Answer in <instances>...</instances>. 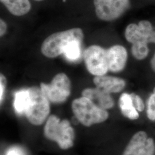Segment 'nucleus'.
I'll return each instance as SVG.
<instances>
[{
    "label": "nucleus",
    "mask_w": 155,
    "mask_h": 155,
    "mask_svg": "<svg viewBox=\"0 0 155 155\" xmlns=\"http://www.w3.org/2000/svg\"><path fill=\"white\" fill-rule=\"evenodd\" d=\"M147 116L150 121H155V95L151 94L148 101L147 106Z\"/></svg>",
    "instance_id": "19"
},
{
    "label": "nucleus",
    "mask_w": 155,
    "mask_h": 155,
    "mask_svg": "<svg viewBox=\"0 0 155 155\" xmlns=\"http://www.w3.org/2000/svg\"><path fill=\"white\" fill-rule=\"evenodd\" d=\"M153 94L155 95V87L154 88V90H153Z\"/></svg>",
    "instance_id": "26"
},
{
    "label": "nucleus",
    "mask_w": 155,
    "mask_h": 155,
    "mask_svg": "<svg viewBox=\"0 0 155 155\" xmlns=\"http://www.w3.org/2000/svg\"><path fill=\"white\" fill-rule=\"evenodd\" d=\"M43 94L54 104H62L70 95L71 83L70 78L64 73L56 75L50 84L40 83V87Z\"/></svg>",
    "instance_id": "5"
},
{
    "label": "nucleus",
    "mask_w": 155,
    "mask_h": 155,
    "mask_svg": "<svg viewBox=\"0 0 155 155\" xmlns=\"http://www.w3.org/2000/svg\"><path fill=\"white\" fill-rule=\"evenodd\" d=\"M28 89L30 93V102L24 114L31 124L39 126L48 118L50 113V101L40 88L33 86Z\"/></svg>",
    "instance_id": "4"
},
{
    "label": "nucleus",
    "mask_w": 155,
    "mask_h": 155,
    "mask_svg": "<svg viewBox=\"0 0 155 155\" xmlns=\"http://www.w3.org/2000/svg\"><path fill=\"white\" fill-rule=\"evenodd\" d=\"M109 70L111 72H119L126 66L127 53L124 47L115 45L107 50Z\"/></svg>",
    "instance_id": "9"
},
{
    "label": "nucleus",
    "mask_w": 155,
    "mask_h": 155,
    "mask_svg": "<svg viewBox=\"0 0 155 155\" xmlns=\"http://www.w3.org/2000/svg\"><path fill=\"white\" fill-rule=\"evenodd\" d=\"M30 102V93L28 89L17 91L15 95L14 108L18 114L25 113Z\"/></svg>",
    "instance_id": "14"
},
{
    "label": "nucleus",
    "mask_w": 155,
    "mask_h": 155,
    "mask_svg": "<svg viewBox=\"0 0 155 155\" xmlns=\"http://www.w3.org/2000/svg\"><path fill=\"white\" fill-rule=\"evenodd\" d=\"M84 34L81 28L70 29L51 35L41 45L42 54L49 58H54L63 54L68 45L73 41L82 42Z\"/></svg>",
    "instance_id": "3"
},
{
    "label": "nucleus",
    "mask_w": 155,
    "mask_h": 155,
    "mask_svg": "<svg viewBox=\"0 0 155 155\" xmlns=\"http://www.w3.org/2000/svg\"><path fill=\"white\" fill-rule=\"evenodd\" d=\"M7 31V25L6 22L2 19L0 20V36H3Z\"/></svg>",
    "instance_id": "23"
},
{
    "label": "nucleus",
    "mask_w": 155,
    "mask_h": 155,
    "mask_svg": "<svg viewBox=\"0 0 155 155\" xmlns=\"http://www.w3.org/2000/svg\"><path fill=\"white\" fill-rule=\"evenodd\" d=\"M72 110L78 121L84 127L105 122L109 117L107 110L95 104L89 98L82 97L72 101Z\"/></svg>",
    "instance_id": "2"
},
{
    "label": "nucleus",
    "mask_w": 155,
    "mask_h": 155,
    "mask_svg": "<svg viewBox=\"0 0 155 155\" xmlns=\"http://www.w3.org/2000/svg\"><path fill=\"white\" fill-rule=\"evenodd\" d=\"M82 95L83 97L91 100L95 104L105 110L111 109L114 105V100L110 94L97 87L84 89Z\"/></svg>",
    "instance_id": "10"
},
{
    "label": "nucleus",
    "mask_w": 155,
    "mask_h": 155,
    "mask_svg": "<svg viewBox=\"0 0 155 155\" xmlns=\"http://www.w3.org/2000/svg\"><path fill=\"white\" fill-rule=\"evenodd\" d=\"M139 28L143 34L145 41L148 43H150V38L152 33L153 32L152 24L147 20H142L139 23Z\"/></svg>",
    "instance_id": "18"
},
{
    "label": "nucleus",
    "mask_w": 155,
    "mask_h": 155,
    "mask_svg": "<svg viewBox=\"0 0 155 155\" xmlns=\"http://www.w3.org/2000/svg\"><path fill=\"white\" fill-rule=\"evenodd\" d=\"M119 106L122 114L125 117L132 120L139 118V113L133 104L131 94L123 93L119 99Z\"/></svg>",
    "instance_id": "13"
},
{
    "label": "nucleus",
    "mask_w": 155,
    "mask_h": 155,
    "mask_svg": "<svg viewBox=\"0 0 155 155\" xmlns=\"http://www.w3.org/2000/svg\"><path fill=\"white\" fill-rule=\"evenodd\" d=\"M6 84H7V81H6L5 75L2 74H1V75H0V102H1V104H2V102L4 99Z\"/></svg>",
    "instance_id": "21"
},
{
    "label": "nucleus",
    "mask_w": 155,
    "mask_h": 155,
    "mask_svg": "<svg viewBox=\"0 0 155 155\" xmlns=\"http://www.w3.org/2000/svg\"><path fill=\"white\" fill-rule=\"evenodd\" d=\"M12 15L21 16L27 14L31 9L29 0H0Z\"/></svg>",
    "instance_id": "12"
},
{
    "label": "nucleus",
    "mask_w": 155,
    "mask_h": 155,
    "mask_svg": "<svg viewBox=\"0 0 155 155\" xmlns=\"http://www.w3.org/2000/svg\"><path fill=\"white\" fill-rule=\"evenodd\" d=\"M43 132L46 139L55 142L61 150H68L74 145L75 133L67 120L61 121L55 115H51L46 120Z\"/></svg>",
    "instance_id": "1"
},
{
    "label": "nucleus",
    "mask_w": 155,
    "mask_h": 155,
    "mask_svg": "<svg viewBox=\"0 0 155 155\" xmlns=\"http://www.w3.org/2000/svg\"><path fill=\"white\" fill-rule=\"evenodd\" d=\"M93 82L97 87L110 94L121 91L126 86L125 81L121 78L105 75L95 76Z\"/></svg>",
    "instance_id": "11"
},
{
    "label": "nucleus",
    "mask_w": 155,
    "mask_h": 155,
    "mask_svg": "<svg viewBox=\"0 0 155 155\" xmlns=\"http://www.w3.org/2000/svg\"><path fill=\"white\" fill-rule=\"evenodd\" d=\"M95 13L102 20L114 21L130 7V0H94Z\"/></svg>",
    "instance_id": "7"
},
{
    "label": "nucleus",
    "mask_w": 155,
    "mask_h": 155,
    "mask_svg": "<svg viewBox=\"0 0 155 155\" xmlns=\"http://www.w3.org/2000/svg\"><path fill=\"white\" fill-rule=\"evenodd\" d=\"M36 1H44V0H35Z\"/></svg>",
    "instance_id": "25"
},
{
    "label": "nucleus",
    "mask_w": 155,
    "mask_h": 155,
    "mask_svg": "<svg viewBox=\"0 0 155 155\" xmlns=\"http://www.w3.org/2000/svg\"><path fill=\"white\" fill-rule=\"evenodd\" d=\"M125 36L127 41L132 44L139 41H145L139 25L136 24H130L127 25L125 29Z\"/></svg>",
    "instance_id": "16"
},
{
    "label": "nucleus",
    "mask_w": 155,
    "mask_h": 155,
    "mask_svg": "<svg viewBox=\"0 0 155 155\" xmlns=\"http://www.w3.org/2000/svg\"><path fill=\"white\" fill-rule=\"evenodd\" d=\"M131 96L133 100V104L135 106L137 110L139 111H143L145 108L144 102L141 97L137 94L132 93L131 94Z\"/></svg>",
    "instance_id": "20"
},
{
    "label": "nucleus",
    "mask_w": 155,
    "mask_h": 155,
    "mask_svg": "<svg viewBox=\"0 0 155 155\" xmlns=\"http://www.w3.org/2000/svg\"><path fill=\"white\" fill-rule=\"evenodd\" d=\"M150 66L152 67V69L153 70V71L155 72V54L153 56L152 59H151L150 61Z\"/></svg>",
    "instance_id": "24"
},
{
    "label": "nucleus",
    "mask_w": 155,
    "mask_h": 155,
    "mask_svg": "<svg viewBox=\"0 0 155 155\" xmlns=\"http://www.w3.org/2000/svg\"><path fill=\"white\" fill-rule=\"evenodd\" d=\"M154 140L144 131L135 133L129 141L122 155H155Z\"/></svg>",
    "instance_id": "8"
},
{
    "label": "nucleus",
    "mask_w": 155,
    "mask_h": 155,
    "mask_svg": "<svg viewBox=\"0 0 155 155\" xmlns=\"http://www.w3.org/2000/svg\"><path fill=\"white\" fill-rule=\"evenodd\" d=\"M6 155H23L22 153V151L20 150V149L14 147V148H11L9 150H8L6 152Z\"/></svg>",
    "instance_id": "22"
},
{
    "label": "nucleus",
    "mask_w": 155,
    "mask_h": 155,
    "mask_svg": "<svg viewBox=\"0 0 155 155\" xmlns=\"http://www.w3.org/2000/svg\"><path fill=\"white\" fill-rule=\"evenodd\" d=\"M82 43L79 41H73L67 46L63 54L68 61L75 62L80 59Z\"/></svg>",
    "instance_id": "15"
},
{
    "label": "nucleus",
    "mask_w": 155,
    "mask_h": 155,
    "mask_svg": "<svg viewBox=\"0 0 155 155\" xmlns=\"http://www.w3.org/2000/svg\"><path fill=\"white\" fill-rule=\"evenodd\" d=\"M83 58L89 72L94 76L104 75L109 71L107 50L97 45L87 48Z\"/></svg>",
    "instance_id": "6"
},
{
    "label": "nucleus",
    "mask_w": 155,
    "mask_h": 155,
    "mask_svg": "<svg viewBox=\"0 0 155 155\" xmlns=\"http://www.w3.org/2000/svg\"><path fill=\"white\" fill-rule=\"evenodd\" d=\"M131 52L136 59H144L147 57L149 53L148 43L145 41H139L134 43L132 46Z\"/></svg>",
    "instance_id": "17"
}]
</instances>
